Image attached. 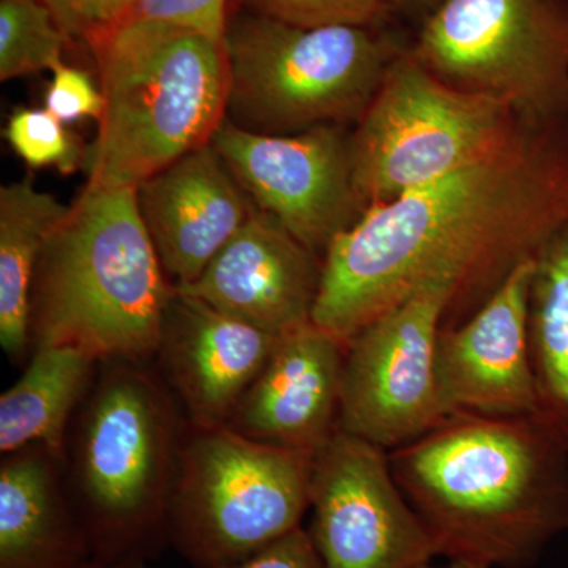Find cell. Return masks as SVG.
Here are the masks:
<instances>
[{
    "label": "cell",
    "instance_id": "obj_1",
    "mask_svg": "<svg viewBox=\"0 0 568 568\" xmlns=\"http://www.w3.org/2000/svg\"><path fill=\"white\" fill-rule=\"evenodd\" d=\"M568 224V115L491 159L366 207L323 257L312 323L345 345L433 280L455 284L443 327L484 304Z\"/></svg>",
    "mask_w": 568,
    "mask_h": 568
},
{
    "label": "cell",
    "instance_id": "obj_2",
    "mask_svg": "<svg viewBox=\"0 0 568 568\" xmlns=\"http://www.w3.org/2000/svg\"><path fill=\"white\" fill-rule=\"evenodd\" d=\"M388 462L439 556L529 568L568 532V450L537 416L454 414Z\"/></svg>",
    "mask_w": 568,
    "mask_h": 568
},
{
    "label": "cell",
    "instance_id": "obj_3",
    "mask_svg": "<svg viewBox=\"0 0 568 568\" xmlns=\"http://www.w3.org/2000/svg\"><path fill=\"white\" fill-rule=\"evenodd\" d=\"M174 297L136 189L85 185L41 248L31 346H74L103 362L155 358Z\"/></svg>",
    "mask_w": 568,
    "mask_h": 568
},
{
    "label": "cell",
    "instance_id": "obj_4",
    "mask_svg": "<svg viewBox=\"0 0 568 568\" xmlns=\"http://www.w3.org/2000/svg\"><path fill=\"white\" fill-rule=\"evenodd\" d=\"M85 43L104 100L85 156L89 186L138 189L211 144L227 115L224 41L159 22L119 21Z\"/></svg>",
    "mask_w": 568,
    "mask_h": 568
},
{
    "label": "cell",
    "instance_id": "obj_5",
    "mask_svg": "<svg viewBox=\"0 0 568 568\" xmlns=\"http://www.w3.org/2000/svg\"><path fill=\"white\" fill-rule=\"evenodd\" d=\"M100 366L74 432V506L97 562L140 560L166 537L186 420L145 364Z\"/></svg>",
    "mask_w": 568,
    "mask_h": 568
},
{
    "label": "cell",
    "instance_id": "obj_6",
    "mask_svg": "<svg viewBox=\"0 0 568 568\" xmlns=\"http://www.w3.org/2000/svg\"><path fill=\"white\" fill-rule=\"evenodd\" d=\"M406 47L377 28H302L248 14L224 33L226 118L265 134L354 126Z\"/></svg>",
    "mask_w": 568,
    "mask_h": 568
},
{
    "label": "cell",
    "instance_id": "obj_7",
    "mask_svg": "<svg viewBox=\"0 0 568 568\" xmlns=\"http://www.w3.org/2000/svg\"><path fill=\"white\" fill-rule=\"evenodd\" d=\"M313 455L186 422L166 538L196 568H231L302 528Z\"/></svg>",
    "mask_w": 568,
    "mask_h": 568
},
{
    "label": "cell",
    "instance_id": "obj_8",
    "mask_svg": "<svg viewBox=\"0 0 568 568\" xmlns=\"http://www.w3.org/2000/svg\"><path fill=\"white\" fill-rule=\"evenodd\" d=\"M534 123L437 80L406 47L351 129L355 190L365 211L387 203L506 151Z\"/></svg>",
    "mask_w": 568,
    "mask_h": 568
},
{
    "label": "cell",
    "instance_id": "obj_9",
    "mask_svg": "<svg viewBox=\"0 0 568 568\" xmlns=\"http://www.w3.org/2000/svg\"><path fill=\"white\" fill-rule=\"evenodd\" d=\"M410 55L532 122L568 115V0H439Z\"/></svg>",
    "mask_w": 568,
    "mask_h": 568
},
{
    "label": "cell",
    "instance_id": "obj_10",
    "mask_svg": "<svg viewBox=\"0 0 568 568\" xmlns=\"http://www.w3.org/2000/svg\"><path fill=\"white\" fill-rule=\"evenodd\" d=\"M455 284L433 280L365 325L346 345L339 429L392 452L446 420L436 376Z\"/></svg>",
    "mask_w": 568,
    "mask_h": 568
},
{
    "label": "cell",
    "instance_id": "obj_11",
    "mask_svg": "<svg viewBox=\"0 0 568 568\" xmlns=\"http://www.w3.org/2000/svg\"><path fill=\"white\" fill-rule=\"evenodd\" d=\"M310 510L324 568H417L439 556L388 452L339 428L313 455Z\"/></svg>",
    "mask_w": 568,
    "mask_h": 568
},
{
    "label": "cell",
    "instance_id": "obj_12",
    "mask_svg": "<svg viewBox=\"0 0 568 568\" xmlns=\"http://www.w3.org/2000/svg\"><path fill=\"white\" fill-rule=\"evenodd\" d=\"M211 144L250 201L317 256L364 215L349 126L265 134L226 118Z\"/></svg>",
    "mask_w": 568,
    "mask_h": 568
},
{
    "label": "cell",
    "instance_id": "obj_13",
    "mask_svg": "<svg viewBox=\"0 0 568 568\" xmlns=\"http://www.w3.org/2000/svg\"><path fill=\"white\" fill-rule=\"evenodd\" d=\"M536 257L518 264L473 315L443 327L436 376L447 416H536L529 295Z\"/></svg>",
    "mask_w": 568,
    "mask_h": 568
},
{
    "label": "cell",
    "instance_id": "obj_14",
    "mask_svg": "<svg viewBox=\"0 0 568 568\" xmlns=\"http://www.w3.org/2000/svg\"><path fill=\"white\" fill-rule=\"evenodd\" d=\"M323 257L254 207L193 283L174 286L224 315L283 336L312 323Z\"/></svg>",
    "mask_w": 568,
    "mask_h": 568
},
{
    "label": "cell",
    "instance_id": "obj_15",
    "mask_svg": "<svg viewBox=\"0 0 568 568\" xmlns=\"http://www.w3.org/2000/svg\"><path fill=\"white\" fill-rule=\"evenodd\" d=\"M346 345L310 323L280 338L227 426L268 446L315 454L338 432Z\"/></svg>",
    "mask_w": 568,
    "mask_h": 568
},
{
    "label": "cell",
    "instance_id": "obj_16",
    "mask_svg": "<svg viewBox=\"0 0 568 568\" xmlns=\"http://www.w3.org/2000/svg\"><path fill=\"white\" fill-rule=\"evenodd\" d=\"M280 338L174 290L155 358L189 424L226 425Z\"/></svg>",
    "mask_w": 568,
    "mask_h": 568
},
{
    "label": "cell",
    "instance_id": "obj_17",
    "mask_svg": "<svg viewBox=\"0 0 568 568\" xmlns=\"http://www.w3.org/2000/svg\"><path fill=\"white\" fill-rule=\"evenodd\" d=\"M136 192L142 220L174 286L203 274L256 207L212 144L186 153Z\"/></svg>",
    "mask_w": 568,
    "mask_h": 568
},
{
    "label": "cell",
    "instance_id": "obj_18",
    "mask_svg": "<svg viewBox=\"0 0 568 568\" xmlns=\"http://www.w3.org/2000/svg\"><path fill=\"white\" fill-rule=\"evenodd\" d=\"M65 459L44 446L3 455L0 568H84L88 530L62 481Z\"/></svg>",
    "mask_w": 568,
    "mask_h": 568
},
{
    "label": "cell",
    "instance_id": "obj_19",
    "mask_svg": "<svg viewBox=\"0 0 568 568\" xmlns=\"http://www.w3.org/2000/svg\"><path fill=\"white\" fill-rule=\"evenodd\" d=\"M100 365L74 346L32 349L28 368L0 396V452L44 446L65 459L67 432Z\"/></svg>",
    "mask_w": 568,
    "mask_h": 568
},
{
    "label": "cell",
    "instance_id": "obj_20",
    "mask_svg": "<svg viewBox=\"0 0 568 568\" xmlns=\"http://www.w3.org/2000/svg\"><path fill=\"white\" fill-rule=\"evenodd\" d=\"M69 209L31 178L0 189V345L13 362L32 353L33 275L44 241Z\"/></svg>",
    "mask_w": 568,
    "mask_h": 568
},
{
    "label": "cell",
    "instance_id": "obj_21",
    "mask_svg": "<svg viewBox=\"0 0 568 568\" xmlns=\"http://www.w3.org/2000/svg\"><path fill=\"white\" fill-rule=\"evenodd\" d=\"M536 416L568 450V224L536 257L529 295Z\"/></svg>",
    "mask_w": 568,
    "mask_h": 568
},
{
    "label": "cell",
    "instance_id": "obj_22",
    "mask_svg": "<svg viewBox=\"0 0 568 568\" xmlns=\"http://www.w3.org/2000/svg\"><path fill=\"white\" fill-rule=\"evenodd\" d=\"M70 39L43 0H0V80L54 70Z\"/></svg>",
    "mask_w": 568,
    "mask_h": 568
},
{
    "label": "cell",
    "instance_id": "obj_23",
    "mask_svg": "<svg viewBox=\"0 0 568 568\" xmlns=\"http://www.w3.org/2000/svg\"><path fill=\"white\" fill-rule=\"evenodd\" d=\"M65 125L44 108H18L7 121L6 138L32 170L52 168L70 175L84 166L88 148Z\"/></svg>",
    "mask_w": 568,
    "mask_h": 568
},
{
    "label": "cell",
    "instance_id": "obj_24",
    "mask_svg": "<svg viewBox=\"0 0 568 568\" xmlns=\"http://www.w3.org/2000/svg\"><path fill=\"white\" fill-rule=\"evenodd\" d=\"M248 3L254 13L302 28H377L392 10L388 0H248Z\"/></svg>",
    "mask_w": 568,
    "mask_h": 568
},
{
    "label": "cell",
    "instance_id": "obj_25",
    "mask_svg": "<svg viewBox=\"0 0 568 568\" xmlns=\"http://www.w3.org/2000/svg\"><path fill=\"white\" fill-rule=\"evenodd\" d=\"M226 3L227 0H134L119 21L159 22L224 41Z\"/></svg>",
    "mask_w": 568,
    "mask_h": 568
},
{
    "label": "cell",
    "instance_id": "obj_26",
    "mask_svg": "<svg viewBox=\"0 0 568 568\" xmlns=\"http://www.w3.org/2000/svg\"><path fill=\"white\" fill-rule=\"evenodd\" d=\"M52 78L44 92V110L63 123L97 119L103 112V92L88 71L62 62L51 71Z\"/></svg>",
    "mask_w": 568,
    "mask_h": 568
},
{
    "label": "cell",
    "instance_id": "obj_27",
    "mask_svg": "<svg viewBox=\"0 0 568 568\" xmlns=\"http://www.w3.org/2000/svg\"><path fill=\"white\" fill-rule=\"evenodd\" d=\"M70 37L88 40L121 20L134 0H43Z\"/></svg>",
    "mask_w": 568,
    "mask_h": 568
},
{
    "label": "cell",
    "instance_id": "obj_28",
    "mask_svg": "<svg viewBox=\"0 0 568 568\" xmlns=\"http://www.w3.org/2000/svg\"><path fill=\"white\" fill-rule=\"evenodd\" d=\"M231 568H324L308 530L298 528Z\"/></svg>",
    "mask_w": 568,
    "mask_h": 568
},
{
    "label": "cell",
    "instance_id": "obj_29",
    "mask_svg": "<svg viewBox=\"0 0 568 568\" xmlns=\"http://www.w3.org/2000/svg\"><path fill=\"white\" fill-rule=\"evenodd\" d=\"M392 9L398 10H416L420 7L436 6L439 0H388Z\"/></svg>",
    "mask_w": 568,
    "mask_h": 568
},
{
    "label": "cell",
    "instance_id": "obj_30",
    "mask_svg": "<svg viewBox=\"0 0 568 568\" xmlns=\"http://www.w3.org/2000/svg\"><path fill=\"white\" fill-rule=\"evenodd\" d=\"M84 568H151L142 560H119V562H97Z\"/></svg>",
    "mask_w": 568,
    "mask_h": 568
},
{
    "label": "cell",
    "instance_id": "obj_31",
    "mask_svg": "<svg viewBox=\"0 0 568 568\" xmlns=\"http://www.w3.org/2000/svg\"><path fill=\"white\" fill-rule=\"evenodd\" d=\"M417 568H488L481 566V564L470 562V560H462V559H448L447 566L433 567L429 564H425V566H420Z\"/></svg>",
    "mask_w": 568,
    "mask_h": 568
}]
</instances>
